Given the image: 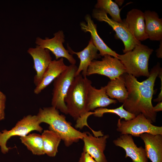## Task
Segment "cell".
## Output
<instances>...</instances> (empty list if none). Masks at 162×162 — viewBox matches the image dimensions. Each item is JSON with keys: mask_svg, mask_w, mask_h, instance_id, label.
Returning a JSON list of instances; mask_svg holds the SVG:
<instances>
[{"mask_svg": "<svg viewBox=\"0 0 162 162\" xmlns=\"http://www.w3.org/2000/svg\"><path fill=\"white\" fill-rule=\"evenodd\" d=\"M91 81L82 74L75 76L64 99L68 112L77 120L86 113L88 88Z\"/></svg>", "mask_w": 162, "mask_h": 162, "instance_id": "obj_3", "label": "cell"}, {"mask_svg": "<svg viewBox=\"0 0 162 162\" xmlns=\"http://www.w3.org/2000/svg\"><path fill=\"white\" fill-rule=\"evenodd\" d=\"M146 33L152 40H162V19L154 11L146 10L144 13Z\"/></svg>", "mask_w": 162, "mask_h": 162, "instance_id": "obj_20", "label": "cell"}, {"mask_svg": "<svg viewBox=\"0 0 162 162\" xmlns=\"http://www.w3.org/2000/svg\"><path fill=\"white\" fill-rule=\"evenodd\" d=\"M6 100V95L0 90V121L5 118L4 110Z\"/></svg>", "mask_w": 162, "mask_h": 162, "instance_id": "obj_28", "label": "cell"}, {"mask_svg": "<svg viewBox=\"0 0 162 162\" xmlns=\"http://www.w3.org/2000/svg\"><path fill=\"white\" fill-rule=\"evenodd\" d=\"M101 61L93 60L88 67L87 76L97 74L112 80L126 73L125 68L118 58L109 55L103 56Z\"/></svg>", "mask_w": 162, "mask_h": 162, "instance_id": "obj_9", "label": "cell"}, {"mask_svg": "<svg viewBox=\"0 0 162 162\" xmlns=\"http://www.w3.org/2000/svg\"><path fill=\"white\" fill-rule=\"evenodd\" d=\"M124 0H115V2L116 4L118 6H121L123 4Z\"/></svg>", "mask_w": 162, "mask_h": 162, "instance_id": "obj_32", "label": "cell"}, {"mask_svg": "<svg viewBox=\"0 0 162 162\" xmlns=\"http://www.w3.org/2000/svg\"><path fill=\"white\" fill-rule=\"evenodd\" d=\"M106 94L111 99H116L123 103L127 99L128 92L125 86L123 75L119 77L110 80L105 86Z\"/></svg>", "mask_w": 162, "mask_h": 162, "instance_id": "obj_21", "label": "cell"}, {"mask_svg": "<svg viewBox=\"0 0 162 162\" xmlns=\"http://www.w3.org/2000/svg\"><path fill=\"white\" fill-rule=\"evenodd\" d=\"M117 126L116 130L121 135L127 134L135 137H140L145 133L162 135V127L153 125L142 114L129 120H121L120 118Z\"/></svg>", "mask_w": 162, "mask_h": 162, "instance_id": "obj_7", "label": "cell"}, {"mask_svg": "<svg viewBox=\"0 0 162 162\" xmlns=\"http://www.w3.org/2000/svg\"><path fill=\"white\" fill-rule=\"evenodd\" d=\"M54 35V37L52 38L46 37L44 39L37 37L35 43L37 45L51 51L55 56L56 60L60 58H64L71 64H75L76 60L63 46V44L65 41L63 32L59 31L55 33Z\"/></svg>", "mask_w": 162, "mask_h": 162, "instance_id": "obj_10", "label": "cell"}, {"mask_svg": "<svg viewBox=\"0 0 162 162\" xmlns=\"http://www.w3.org/2000/svg\"><path fill=\"white\" fill-rule=\"evenodd\" d=\"M37 115H28L18 121L15 126L9 130L6 129L0 132V147L3 154L8 153L10 148L7 146V142L11 137L14 136H25L30 132L35 130L41 133L43 128Z\"/></svg>", "mask_w": 162, "mask_h": 162, "instance_id": "obj_6", "label": "cell"}, {"mask_svg": "<svg viewBox=\"0 0 162 162\" xmlns=\"http://www.w3.org/2000/svg\"><path fill=\"white\" fill-rule=\"evenodd\" d=\"M95 7L108 14L113 20L120 22H122L120 15L121 10L116 4L112 0H98Z\"/></svg>", "mask_w": 162, "mask_h": 162, "instance_id": "obj_24", "label": "cell"}, {"mask_svg": "<svg viewBox=\"0 0 162 162\" xmlns=\"http://www.w3.org/2000/svg\"><path fill=\"white\" fill-rule=\"evenodd\" d=\"M116 100L110 98L106 94L105 86L99 89L93 86L92 84L89 87L86 104V112L95 109L108 106L111 104H115Z\"/></svg>", "mask_w": 162, "mask_h": 162, "instance_id": "obj_16", "label": "cell"}, {"mask_svg": "<svg viewBox=\"0 0 162 162\" xmlns=\"http://www.w3.org/2000/svg\"><path fill=\"white\" fill-rule=\"evenodd\" d=\"M68 50L70 54L76 55L80 59V63L76 73L75 76L80 74L83 77H86V74L88 67L92 62L94 59L100 57L98 53V50L94 45L91 38L87 46L83 50L79 52L73 51L68 46Z\"/></svg>", "mask_w": 162, "mask_h": 162, "instance_id": "obj_17", "label": "cell"}, {"mask_svg": "<svg viewBox=\"0 0 162 162\" xmlns=\"http://www.w3.org/2000/svg\"><path fill=\"white\" fill-rule=\"evenodd\" d=\"M156 56L160 58H162V40H160L159 47L156 50Z\"/></svg>", "mask_w": 162, "mask_h": 162, "instance_id": "obj_30", "label": "cell"}, {"mask_svg": "<svg viewBox=\"0 0 162 162\" xmlns=\"http://www.w3.org/2000/svg\"><path fill=\"white\" fill-rule=\"evenodd\" d=\"M93 112V115L99 117H102L105 113H114L119 116L120 119L124 118L125 121L131 120L136 117L125 110L123 104L119 107L114 109H109L104 107L98 108L94 110Z\"/></svg>", "mask_w": 162, "mask_h": 162, "instance_id": "obj_25", "label": "cell"}, {"mask_svg": "<svg viewBox=\"0 0 162 162\" xmlns=\"http://www.w3.org/2000/svg\"><path fill=\"white\" fill-rule=\"evenodd\" d=\"M20 138L22 143L33 154L37 155L45 154L41 135L33 133L20 137Z\"/></svg>", "mask_w": 162, "mask_h": 162, "instance_id": "obj_23", "label": "cell"}, {"mask_svg": "<svg viewBox=\"0 0 162 162\" xmlns=\"http://www.w3.org/2000/svg\"><path fill=\"white\" fill-rule=\"evenodd\" d=\"M78 68L71 64L53 81L52 106L65 114L68 110L64 99L75 77Z\"/></svg>", "mask_w": 162, "mask_h": 162, "instance_id": "obj_5", "label": "cell"}, {"mask_svg": "<svg viewBox=\"0 0 162 162\" xmlns=\"http://www.w3.org/2000/svg\"><path fill=\"white\" fill-rule=\"evenodd\" d=\"M85 19L87 23L84 22H81V29L85 32L90 33L93 43L99 51L100 56H104L106 55H109L118 58V54L109 47L99 36L97 32L96 25L92 20L90 15H86Z\"/></svg>", "mask_w": 162, "mask_h": 162, "instance_id": "obj_15", "label": "cell"}, {"mask_svg": "<svg viewBox=\"0 0 162 162\" xmlns=\"http://www.w3.org/2000/svg\"><path fill=\"white\" fill-rule=\"evenodd\" d=\"M64 62L63 58L52 60L44 73L39 84L36 86L34 90L35 94H40L54 80L68 68Z\"/></svg>", "mask_w": 162, "mask_h": 162, "instance_id": "obj_19", "label": "cell"}, {"mask_svg": "<svg viewBox=\"0 0 162 162\" xmlns=\"http://www.w3.org/2000/svg\"><path fill=\"white\" fill-rule=\"evenodd\" d=\"M93 114V112H89L85 114L81 117L80 118L76 120V124L75 125V127L76 128H79L81 129L84 126H86L91 129L89 127L88 124L87 120L90 116Z\"/></svg>", "mask_w": 162, "mask_h": 162, "instance_id": "obj_27", "label": "cell"}, {"mask_svg": "<svg viewBox=\"0 0 162 162\" xmlns=\"http://www.w3.org/2000/svg\"><path fill=\"white\" fill-rule=\"evenodd\" d=\"M140 137L145 143L147 158L152 162H162V135L145 133Z\"/></svg>", "mask_w": 162, "mask_h": 162, "instance_id": "obj_18", "label": "cell"}, {"mask_svg": "<svg viewBox=\"0 0 162 162\" xmlns=\"http://www.w3.org/2000/svg\"><path fill=\"white\" fill-rule=\"evenodd\" d=\"M92 16L98 20L105 22L112 27L116 33V37L123 43L124 53L132 51L136 45L141 43L135 38L123 20L120 22L115 21L109 18L104 11L96 8L93 10Z\"/></svg>", "mask_w": 162, "mask_h": 162, "instance_id": "obj_8", "label": "cell"}, {"mask_svg": "<svg viewBox=\"0 0 162 162\" xmlns=\"http://www.w3.org/2000/svg\"><path fill=\"white\" fill-rule=\"evenodd\" d=\"M135 38L139 41L148 38L146 33L144 13L134 8L128 11L125 19L123 20Z\"/></svg>", "mask_w": 162, "mask_h": 162, "instance_id": "obj_14", "label": "cell"}, {"mask_svg": "<svg viewBox=\"0 0 162 162\" xmlns=\"http://www.w3.org/2000/svg\"><path fill=\"white\" fill-rule=\"evenodd\" d=\"M153 110L156 112L161 111L162 110V101L158 102V103L155 106L153 107Z\"/></svg>", "mask_w": 162, "mask_h": 162, "instance_id": "obj_31", "label": "cell"}, {"mask_svg": "<svg viewBox=\"0 0 162 162\" xmlns=\"http://www.w3.org/2000/svg\"><path fill=\"white\" fill-rule=\"evenodd\" d=\"M41 136L45 154L49 157H55L58 152L61 137L57 133L50 130H44Z\"/></svg>", "mask_w": 162, "mask_h": 162, "instance_id": "obj_22", "label": "cell"}, {"mask_svg": "<svg viewBox=\"0 0 162 162\" xmlns=\"http://www.w3.org/2000/svg\"><path fill=\"white\" fill-rule=\"evenodd\" d=\"M27 52L33 60V68L36 73L34 77V82L36 86L41 81L44 73L52 61V58L49 50L38 45L35 48H29Z\"/></svg>", "mask_w": 162, "mask_h": 162, "instance_id": "obj_11", "label": "cell"}, {"mask_svg": "<svg viewBox=\"0 0 162 162\" xmlns=\"http://www.w3.org/2000/svg\"><path fill=\"white\" fill-rule=\"evenodd\" d=\"M109 137L107 134L98 137L86 132L82 139L84 143L83 151L88 153L97 162H107L104 151Z\"/></svg>", "mask_w": 162, "mask_h": 162, "instance_id": "obj_12", "label": "cell"}, {"mask_svg": "<svg viewBox=\"0 0 162 162\" xmlns=\"http://www.w3.org/2000/svg\"><path fill=\"white\" fill-rule=\"evenodd\" d=\"M153 51L152 49L141 43L131 51L118 55V59L124 66L126 73L136 77H148L149 59Z\"/></svg>", "mask_w": 162, "mask_h": 162, "instance_id": "obj_4", "label": "cell"}, {"mask_svg": "<svg viewBox=\"0 0 162 162\" xmlns=\"http://www.w3.org/2000/svg\"><path fill=\"white\" fill-rule=\"evenodd\" d=\"M123 75L128 92L127 98L123 104L124 109L135 116L142 114L152 123L155 122L157 112L152 103L154 89L142 85L131 75L125 73Z\"/></svg>", "mask_w": 162, "mask_h": 162, "instance_id": "obj_1", "label": "cell"}, {"mask_svg": "<svg viewBox=\"0 0 162 162\" xmlns=\"http://www.w3.org/2000/svg\"><path fill=\"white\" fill-rule=\"evenodd\" d=\"M79 162H97L88 153L83 151Z\"/></svg>", "mask_w": 162, "mask_h": 162, "instance_id": "obj_29", "label": "cell"}, {"mask_svg": "<svg viewBox=\"0 0 162 162\" xmlns=\"http://www.w3.org/2000/svg\"><path fill=\"white\" fill-rule=\"evenodd\" d=\"M161 69L160 63L158 62L151 69L148 79L140 83L143 85L154 88L155 80Z\"/></svg>", "mask_w": 162, "mask_h": 162, "instance_id": "obj_26", "label": "cell"}, {"mask_svg": "<svg viewBox=\"0 0 162 162\" xmlns=\"http://www.w3.org/2000/svg\"><path fill=\"white\" fill-rule=\"evenodd\" d=\"M36 115L40 123L48 124L49 130L60 136L66 146L82 140L86 134V132H81L73 128L66 120L65 116L60 114L58 110L52 106L39 108Z\"/></svg>", "mask_w": 162, "mask_h": 162, "instance_id": "obj_2", "label": "cell"}, {"mask_svg": "<svg viewBox=\"0 0 162 162\" xmlns=\"http://www.w3.org/2000/svg\"><path fill=\"white\" fill-rule=\"evenodd\" d=\"M113 142L116 146L124 149L126 152L125 158L130 157L133 162H148L145 148L141 146L137 147L131 135H121Z\"/></svg>", "mask_w": 162, "mask_h": 162, "instance_id": "obj_13", "label": "cell"}]
</instances>
